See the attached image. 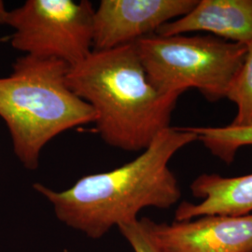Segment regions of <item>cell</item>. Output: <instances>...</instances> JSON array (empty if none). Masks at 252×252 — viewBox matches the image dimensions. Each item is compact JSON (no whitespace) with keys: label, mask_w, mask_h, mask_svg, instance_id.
I'll return each mask as SVG.
<instances>
[{"label":"cell","mask_w":252,"mask_h":252,"mask_svg":"<svg viewBox=\"0 0 252 252\" xmlns=\"http://www.w3.org/2000/svg\"><path fill=\"white\" fill-rule=\"evenodd\" d=\"M197 0H102L94 9L93 51L133 43L187 14Z\"/></svg>","instance_id":"cell-6"},{"label":"cell","mask_w":252,"mask_h":252,"mask_svg":"<svg viewBox=\"0 0 252 252\" xmlns=\"http://www.w3.org/2000/svg\"><path fill=\"white\" fill-rule=\"evenodd\" d=\"M198 204L181 203L176 210L175 220L182 221L209 215L244 216L252 212V174L223 177L202 174L189 186Z\"/></svg>","instance_id":"cell-9"},{"label":"cell","mask_w":252,"mask_h":252,"mask_svg":"<svg viewBox=\"0 0 252 252\" xmlns=\"http://www.w3.org/2000/svg\"><path fill=\"white\" fill-rule=\"evenodd\" d=\"M69 88L96 113V132L107 144L127 152L144 151L171 127L180 94H164L149 81L135 42L93 51L69 68Z\"/></svg>","instance_id":"cell-2"},{"label":"cell","mask_w":252,"mask_h":252,"mask_svg":"<svg viewBox=\"0 0 252 252\" xmlns=\"http://www.w3.org/2000/svg\"><path fill=\"white\" fill-rule=\"evenodd\" d=\"M141 220L162 252H252V214L209 215L171 224Z\"/></svg>","instance_id":"cell-7"},{"label":"cell","mask_w":252,"mask_h":252,"mask_svg":"<svg viewBox=\"0 0 252 252\" xmlns=\"http://www.w3.org/2000/svg\"><path fill=\"white\" fill-rule=\"evenodd\" d=\"M200 141L207 150L226 163L234 162L237 152L252 146V126L222 127L198 126L190 127Z\"/></svg>","instance_id":"cell-10"},{"label":"cell","mask_w":252,"mask_h":252,"mask_svg":"<svg viewBox=\"0 0 252 252\" xmlns=\"http://www.w3.org/2000/svg\"><path fill=\"white\" fill-rule=\"evenodd\" d=\"M195 141L190 127H169L139 156L113 170L84 176L60 191L41 183L33 188L53 205L59 220L91 238H100L113 226L138 220L143 208L166 209L179 202L181 189L169 162Z\"/></svg>","instance_id":"cell-1"},{"label":"cell","mask_w":252,"mask_h":252,"mask_svg":"<svg viewBox=\"0 0 252 252\" xmlns=\"http://www.w3.org/2000/svg\"><path fill=\"white\" fill-rule=\"evenodd\" d=\"M0 40H1V38H0Z\"/></svg>","instance_id":"cell-13"},{"label":"cell","mask_w":252,"mask_h":252,"mask_svg":"<svg viewBox=\"0 0 252 252\" xmlns=\"http://www.w3.org/2000/svg\"><path fill=\"white\" fill-rule=\"evenodd\" d=\"M94 14L88 0H27L18 9H4L0 25L14 29L9 39L15 50L72 67L93 52Z\"/></svg>","instance_id":"cell-5"},{"label":"cell","mask_w":252,"mask_h":252,"mask_svg":"<svg viewBox=\"0 0 252 252\" xmlns=\"http://www.w3.org/2000/svg\"><path fill=\"white\" fill-rule=\"evenodd\" d=\"M69 68L58 59L26 54L9 77L0 78V117L28 170H36L43 148L55 136L95 122L94 109L67 84Z\"/></svg>","instance_id":"cell-3"},{"label":"cell","mask_w":252,"mask_h":252,"mask_svg":"<svg viewBox=\"0 0 252 252\" xmlns=\"http://www.w3.org/2000/svg\"><path fill=\"white\" fill-rule=\"evenodd\" d=\"M118 228L133 248L134 252H162L152 240L141 219Z\"/></svg>","instance_id":"cell-12"},{"label":"cell","mask_w":252,"mask_h":252,"mask_svg":"<svg viewBox=\"0 0 252 252\" xmlns=\"http://www.w3.org/2000/svg\"><path fill=\"white\" fill-rule=\"evenodd\" d=\"M194 32L248 45L252 41V0H197L187 14L163 25L155 34L167 36Z\"/></svg>","instance_id":"cell-8"},{"label":"cell","mask_w":252,"mask_h":252,"mask_svg":"<svg viewBox=\"0 0 252 252\" xmlns=\"http://www.w3.org/2000/svg\"><path fill=\"white\" fill-rule=\"evenodd\" d=\"M226 98L236 106V115L229 126H252V41L247 45L245 60L228 89Z\"/></svg>","instance_id":"cell-11"},{"label":"cell","mask_w":252,"mask_h":252,"mask_svg":"<svg viewBox=\"0 0 252 252\" xmlns=\"http://www.w3.org/2000/svg\"><path fill=\"white\" fill-rule=\"evenodd\" d=\"M149 81L164 94L198 90L209 102L226 98L247 46L213 36H159L135 41Z\"/></svg>","instance_id":"cell-4"}]
</instances>
